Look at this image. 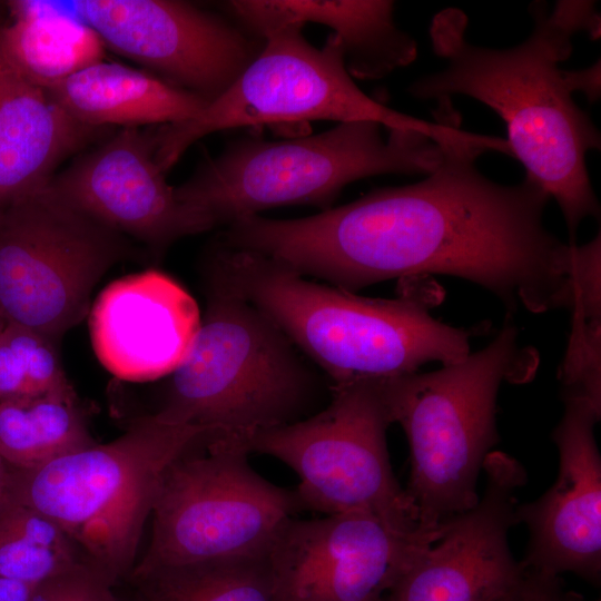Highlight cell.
I'll return each mask as SVG.
<instances>
[{
  "label": "cell",
  "mask_w": 601,
  "mask_h": 601,
  "mask_svg": "<svg viewBox=\"0 0 601 601\" xmlns=\"http://www.w3.org/2000/svg\"><path fill=\"white\" fill-rule=\"evenodd\" d=\"M564 80L571 92L582 91L590 102L600 97V60L587 69L564 70Z\"/></svg>",
  "instance_id": "cell-28"
},
{
  "label": "cell",
  "mask_w": 601,
  "mask_h": 601,
  "mask_svg": "<svg viewBox=\"0 0 601 601\" xmlns=\"http://www.w3.org/2000/svg\"><path fill=\"white\" fill-rule=\"evenodd\" d=\"M47 89L73 119L99 129L176 124L208 105L151 72L104 59Z\"/></svg>",
  "instance_id": "cell-20"
},
{
  "label": "cell",
  "mask_w": 601,
  "mask_h": 601,
  "mask_svg": "<svg viewBox=\"0 0 601 601\" xmlns=\"http://www.w3.org/2000/svg\"><path fill=\"white\" fill-rule=\"evenodd\" d=\"M50 519L13 502L0 514V577L38 587L87 565Z\"/></svg>",
  "instance_id": "cell-24"
},
{
  "label": "cell",
  "mask_w": 601,
  "mask_h": 601,
  "mask_svg": "<svg viewBox=\"0 0 601 601\" xmlns=\"http://www.w3.org/2000/svg\"><path fill=\"white\" fill-rule=\"evenodd\" d=\"M559 601H601L600 599H595V600H587L583 595H581L580 593H577L574 591H562L561 595H560V600Z\"/></svg>",
  "instance_id": "cell-31"
},
{
  "label": "cell",
  "mask_w": 601,
  "mask_h": 601,
  "mask_svg": "<svg viewBox=\"0 0 601 601\" xmlns=\"http://www.w3.org/2000/svg\"><path fill=\"white\" fill-rule=\"evenodd\" d=\"M442 531L407 533L362 512L293 518L268 553L280 601H384Z\"/></svg>",
  "instance_id": "cell-13"
},
{
  "label": "cell",
  "mask_w": 601,
  "mask_h": 601,
  "mask_svg": "<svg viewBox=\"0 0 601 601\" xmlns=\"http://www.w3.org/2000/svg\"><path fill=\"white\" fill-rule=\"evenodd\" d=\"M303 24L267 32L264 46L234 83L195 117L156 126V160L167 173L198 139L225 129L276 122L373 121L388 129L415 130L434 142L449 132L450 115L434 112L430 122L375 101L353 81L341 40L331 33L317 48Z\"/></svg>",
  "instance_id": "cell-8"
},
{
  "label": "cell",
  "mask_w": 601,
  "mask_h": 601,
  "mask_svg": "<svg viewBox=\"0 0 601 601\" xmlns=\"http://www.w3.org/2000/svg\"><path fill=\"white\" fill-rule=\"evenodd\" d=\"M518 337L508 323L485 347L459 362L382 378L391 421L408 442L404 490L424 532L440 531L479 501V474L499 440V387L516 367Z\"/></svg>",
  "instance_id": "cell-7"
},
{
  "label": "cell",
  "mask_w": 601,
  "mask_h": 601,
  "mask_svg": "<svg viewBox=\"0 0 601 601\" xmlns=\"http://www.w3.org/2000/svg\"><path fill=\"white\" fill-rule=\"evenodd\" d=\"M382 127L351 121L293 140H235L175 187L177 198L214 228L283 205L326 207L355 180L430 175L440 165L441 148L425 134L388 129L385 139Z\"/></svg>",
  "instance_id": "cell-5"
},
{
  "label": "cell",
  "mask_w": 601,
  "mask_h": 601,
  "mask_svg": "<svg viewBox=\"0 0 601 601\" xmlns=\"http://www.w3.org/2000/svg\"><path fill=\"white\" fill-rule=\"evenodd\" d=\"M0 333L13 353L28 396L75 393L63 373L57 343L32 329L7 322Z\"/></svg>",
  "instance_id": "cell-25"
},
{
  "label": "cell",
  "mask_w": 601,
  "mask_h": 601,
  "mask_svg": "<svg viewBox=\"0 0 601 601\" xmlns=\"http://www.w3.org/2000/svg\"><path fill=\"white\" fill-rule=\"evenodd\" d=\"M235 22L263 39L287 23L316 22L331 29L342 42L348 73L380 79L415 60V40L394 21V2L371 1H228L224 4Z\"/></svg>",
  "instance_id": "cell-19"
},
{
  "label": "cell",
  "mask_w": 601,
  "mask_h": 601,
  "mask_svg": "<svg viewBox=\"0 0 601 601\" xmlns=\"http://www.w3.org/2000/svg\"><path fill=\"white\" fill-rule=\"evenodd\" d=\"M436 145L442 160L418 183L388 187L300 218L252 217L245 245L305 277L355 292L392 278L443 274L479 284L512 313L570 312L580 297L585 249L543 224L550 198L533 179L497 184L475 165L506 139L456 125Z\"/></svg>",
  "instance_id": "cell-1"
},
{
  "label": "cell",
  "mask_w": 601,
  "mask_h": 601,
  "mask_svg": "<svg viewBox=\"0 0 601 601\" xmlns=\"http://www.w3.org/2000/svg\"><path fill=\"white\" fill-rule=\"evenodd\" d=\"M534 20L531 36L509 49L477 47L466 39L467 17L455 8L434 16L430 37L445 69L421 77L408 92L418 99L472 97L492 108L505 122L511 155L558 203L575 244L587 217L600 216L585 156L599 149L600 134L572 98L559 63L572 51L571 38L583 30L581 19L556 3L529 7Z\"/></svg>",
  "instance_id": "cell-2"
},
{
  "label": "cell",
  "mask_w": 601,
  "mask_h": 601,
  "mask_svg": "<svg viewBox=\"0 0 601 601\" xmlns=\"http://www.w3.org/2000/svg\"><path fill=\"white\" fill-rule=\"evenodd\" d=\"M112 585L88 565L38 585L31 601H116Z\"/></svg>",
  "instance_id": "cell-26"
},
{
  "label": "cell",
  "mask_w": 601,
  "mask_h": 601,
  "mask_svg": "<svg viewBox=\"0 0 601 601\" xmlns=\"http://www.w3.org/2000/svg\"><path fill=\"white\" fill-rule=\"evenodd\" d=\"M552 433L559 473L539 499L515 508L530 538L524 569L560 577L571 572L593 585L601 580V456L594 436L601 406L565 396Z\"/></svg>",
  "instance_id": "cell-16"
},
{
  "label": "cell",
  "mask_w": 601,
  "mask_h": 601,
  "mask_svg": "<svg viewBox=\"0 0 601 601\" xmlns=\"http://www.w3.org/2000/svg\"><path fill=\"white\" fill-rule=\"evenodd\" d=\"M6 8L0 49L36 83L49 88L102 59L98 36L53 1H10Z\"/></svg>",
  "instance_id": "cell-21"
},
{
  "label": "cell",
  "mask_w": 601,
  "mask_h": 601,
  "mask_svg": "<svg viewBox=\"0 0 601 601\" xmlns=\"http://www.w3.org/2000/svg\"><path fill=\"white\" fill-rule=\"evenodd\" d=\"M14 502V470L0 456V514Z\"/></svg>",
  "instance_id": "cell-30"
},
{
  "label": "cell",
  "mask_w": 601,
  "mask_h": 601,
  "mask_svg": "<svg viewBox=\"0 0 601 601\" xmlns=\"http://www.w3.org/2000/svg\"><path fill=\"white\" fill-rule=\"evenodd\" d=\"M100 134L73 119L0 49V210L46 188L58 166Z\"/></svg>",
  "instance_id": "cell-18"
},
{
  "label": "cell",
  "mask_w": 601,
  "mask_h": 601,
  "mask_svg": "<svg viewBox=\"0 0 601 601\" xmlns=\"http://www.w3.org/2000/svg\"><path fill=\"white\" fill-rule=\"evenodd\" d=\"M93 444L75 393L0 401V456L12 469H35Z\"/></svg>",
  "instance_id": "cell-22"
},
{
  "label": "cell",
  "mask_w": 601,
  "mask_h": 601,
  "mask_svg": "<svg viewBox=\"0 0 601 601\" xmlns=\"http://www.w3.org/2000/svg\"><path fill=\"white\" fill-rule=\"evenodd\" d=\"M124 236L48 186L0 210V315L55 343L88 316L92 292L126 255Z\"/></svg>",
  "instance_id": "cell-11"
},
{
  "label": "cell",
  "mask_w": 601,
  "mask_h": 601,
  "mask_svg": "<svg viewBox=\"0 0 601 601\" xmlns=\"http://www.w3.org/2000/svg\"><path fill=\"white\" fill-rule=\"evenodd\" d=\"M390 424L382 378L361 380L331 386L323 408L258 434L249 449L296 473L302 510L325 515L370 513L400 531L424 532L392 470L386 443Z\"/></svg>",
  "instance_id": "cell-10"
},
{
  "label": "cell",
  "mask_w": 601,
  "mask_h": 601,
  "mask_svg": "<svg viewBox=\"0 0 601 601\" xmlns=\"http://www.w3.org/2000/svg\"><path fill=\"white\" fill-rule=\"evenodd\" d=\"M562 591L560 577L524 569L519 588L508 601H559Z\"/></svg>",
  "instance_id": "cell-27"
},
{
  "label": "cell",
  "mask_w": 601,
  "mask_h": 601,
  "mask_svg": "<svg viewBox=\"0 0 601 601\" xmlns=\"http://www.w3.org/2000/svg\"><path fill=\"white\" fill-rule=\"evenodd\" d=\"M48 188L101 225L154 250L211 229L168 184L156 160L155 129L122 128L56 174Z\"/></svg>",
  "instance_id": "cell-15"
},
{
  "label": "cell",
  "mask_w": 601,
  "mask_h": 601,
  "mask_svg": "<svg viewBox=\"0 0 601 601\" xmlns=\"http://www.w3.org/2000/svg\"><path fill=\"white\" fill-rule=\"evenodd\" d=\"M206 297L158 418L203 426L249 447L258 434L323 408L328 378L265 313L208 269Z\"/></svg>",
  "instance_id": "cell-4"
},
{
  "label": "cell",
  "mask_w": 601,
  "mask_h": 601,
  "mask_svg": "<svg viewBox=\"0 0 601 601\" xmlns=\"http://www.w3.org/2000/svg\"><path fill=\"white\" fill-rule=\"evenodd\" d=\"M208 428L136 421L106 444L41 466L14 470V501L57 524L110 585L129 578L139 541L168 466Z\"/></svg>",
  "instance_id": "cell-6"
},
{
  "label": "cell",
  "mask_w": 601,
  "mask_h": 601,
  "mask_svg": "<svg viewBox=\"0 0 601 601\" xmlns=\"http://www.w3.org/2000/svg\"><path fill=\"white\" fill-rule=\"evenodd\" d=\"M207 269L265 313L332 386L405 375L470 354V333L435 319L410 290L394 299L361 296L221 240Z\"/></svg>",
  "instance_id": "cell-3"
},
{
  "label": "cell",
  "mask_w": 601,
  "mask_h": 601,
  "mask_svg": "<svg viewBox=\"0 0 601 601\" xmlns=\"http://www.w3.org/2000/svg\"><path fill=\"white\" fill-rule=\"evenodd\" d=\"M88 317L105 368L121 380L149 381L171 374L186 358L201 314L183 286L148 269L108 284Z\"/></svg>",
  "instance_id": "cell-17"
},
{
  "label": "cell",
  "mask_w": 601,
  "mask_h": 601,
  "mask_svg": "<svg viewBox=\"0 0 601 601\" xmlns=\"http://www.w3.org/2000/svg\"><path fill=\"white\" fill-rule=\"evenodd\" d=\"M2 22V20L0 19V23Z\"/></svg>",
  "instance_id": "cell-33"
},
{
  "label": "cell",
  "mask_w": 601,
  "mask_h": 601,
  "mask_svg": "<svg viewBox=\"0 0 601 601\" xmlns=\"http://www.w3.org/2000/svg\"><path fill=\"white\" fill-rule=\"evenodd\" d=\"M56 6L85 22L105 48L210 104L256 58L264 40L176 0H72Z\"/></svg>",
  "instance_id": "cell-12"
},
{
  "label": "cell",
  "mask_w": 601,
  "mask_h": 601,
  "mask_svg": "<svg viewBox=\"0 0 601 601\" xmlns=\"http://www.w3.org/2000/svg\"><path fill=\"white\" fill-rule=\"evenodd\" d=\"M249 454L245 443L208 432L168 466L151 512L150 544L132 572L268 555L302 508L295 490L250 466Z\"/></svg>",
  "instance_id": "cell-9"
},
{
  "label": "cell",
  "mask_w": 601,
  "mask_h": 601,
  "mask_svg": "<svg viewBox=\"0 0 601 601\" xmlns=\"http://www.w3.org/2000/svg\"><path fill=\"white\" fill-rule=\"evenodd\" d=\"M483 494L467 511L445 523L401 573L384 601H508L524 568L509 545L516 523V492L526 472L512 456L485 459Z\"/></svg>",
  "instance_id": "cell-14"
},
{
  "label": "cell",
  "mask_w": 601,
  "mask_h": 601,
  "mask_svg": "<svg viewBox=\"0 0 601 601\" xmlns=\"http://www.w3.org/2000/svg\"><path fill=\"white\" fill-rule=\"evenodd\" d=\"M3 324H4V321H3V318H2L1 315H0V329L2 328Z\"/></svg>",
  "instance_id": "cell-32"
},
{
  "label": "cell",
  "mask_w": 601,
  "mask_h": 601,
  "mask_svg": "<svg viewBox=\"0 0 601 601\" xmlns=\"http://www.w3.org/2000/svg\"><path fill=\"white\" fill-rule=\"evenodd\" d=\"M129 579L137 601H280L268 555L160 565Z\"/></svg>",
  "instance_id": "cell-23"
},
{
  "label": "cell",
  "mask_w": 601,
  "mask_h": 601,
  "mask_svg": "<svg viewBox=\"0 0 601 601\" xmlns=\"http://www.w3.org/2000/svg\"><path fill=\"white\" fill-rule=\"evenodd\" d=\"M37 587L0 577V601H31Z\"/></svg>",
  "instance_id": "cell-29"
}]
</instances>
